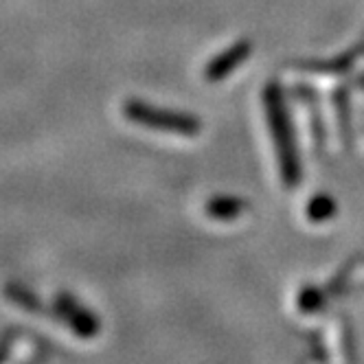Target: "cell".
Returning <instances> with one entry per match:
<instances>
[{
  "instance_id": "2",
  "label": "cell",
  "mask_w": 364,
  "mask_h": 364,
  "mask_svg": "<svg viewBox=\"0 0 364 364\" xmlns=\"http://www.w3.org/2000/svg\"><path fill=\"white\" fill-rule=\"evenodd\" d=\"M123 117L141 127L159 129L163 134L196 139L202 134V121L191 112H180L145 103L141 99H127L123 103Z\"/></svg>"
},
{
  "instance_id": "6",
  "label": "cell",
  "mask_w": 364,
  "mask_h": 364,
  "mask_svg": "<svg viewBox=\"0 0 364 364\" xmlns=\"http://www.w3.org/2000/svg\"><path fill=\"white\" fill-rule=\"evenodd\" d=\"M338 213V202L329 193H316L311 196L305 204V218L311 224H325L333 220Z\"/></svg>"
},
{
  "instance_id": "9",
  "label": "cell",
  "mask_w": 364,
  "mask_h": 364,
  "mask_svg": "<svg viewBox=\"0 0 364 364\" xmlns=\"http://www.w3.org/2000/svg\"><path fill=\"white\" fill-rule=\"evenodd\" d=\"M358 86H362V88H364V75L360 77V82H358Z\"/></svg>"
},
{
  "instance_id": "1",
  "label": "cell",
  "mask_w": 364,
  "mask_h": 364,
  "mask_svg": "<svg viewBox=\"0 0 364 364\" xmlns=\"http://www.w3.org/2000/svg\"><path fill=\"white\" fill-rule=\"evenodd\" d=\"M264 112L274 143L279 176L285 189H296L301 182V156L294 134V123L285 103V92L279 82H268L264 88Z\"/></svg>"
},
{
  "instance_id": "5",
  "label": "cell",
  "mask_w": 364,
  "mask_h": 364,
  "mask_svg": "<svg viewBox=\"0 0 364 364\" xmlns=\"http://www.w3.org/2000/svg\"><path fill=\"white\" fill-rule=\"evenodd\" d=\"M250 204L246 198H240V196H213L206 200L204 204V213L209 215L211 220L215 222H235L240 220L244 213H248Z\"/></svg>"
},
{
  "instance_id": "8",
  "label": "cell",
  "mask_w": 364,
  "mask_h": 364,
  "mask_svg": "<svg viewBox=\"0 0 364 364\" xmlns=\"http://www.w3.org/2000/svg\"><path fill=\"white\" fill-rule=\"evenodd\" d=\"M333 108H336V121L341 127V139L351 141V106H349V90L338 88L333 90Z\"/></svg>"
},
{
  "instance_id": "4",
  "label": "cell",
  "mask_w": 364,
  "mask_h": 364,
  "mask_svg": "<svg viewBox=\"0 0 364 364\" xmlns=\"http://www.w3.org/2000/svg\"><path fill=\"white\" fill-rule=\"evenodd\" d=\"M364 53V44H355L351 46L345 53L336 55L331 60H309V62H299L294 64L296 70H305V73H311V75H325V77H336V75H345L349 73L358 58H362Z\"/></svg>"
},
{
  "instance_id": "7",
  "label": "cell",
  "mask_w": 364,
  "mask_h": 364,
  "mask_svg": "<svg viewBox=\"0 0 364 364\" xmlns=\"http://www.w3.org/2000/svg\"><path fill=\"white\" fill-rule=\"evenodd\" d=\"M329 292L327 288H316V285H305V288H301L299 296H296V307L301 314H316V311H321L327 301H329Z\"/></svg>"
},
{
  "instance_id": "3",
  "label": "cell",
  "mask_w": 364,
  "mask_h": 364,
  "mask_svg": "<svg viewBox=\"0 0 364 364\" xmlns=\"http://www.w3.org/2000/svg\"><path fill=\"white\" fill-rule=\"evenodd\" d=\"M252 55V42L248 38L235 40L222 53L211 58V62L204 66V80L209 84H220L228 75H232L237 68H242L248 58Z\"/></svg>"
}]
</instances>
